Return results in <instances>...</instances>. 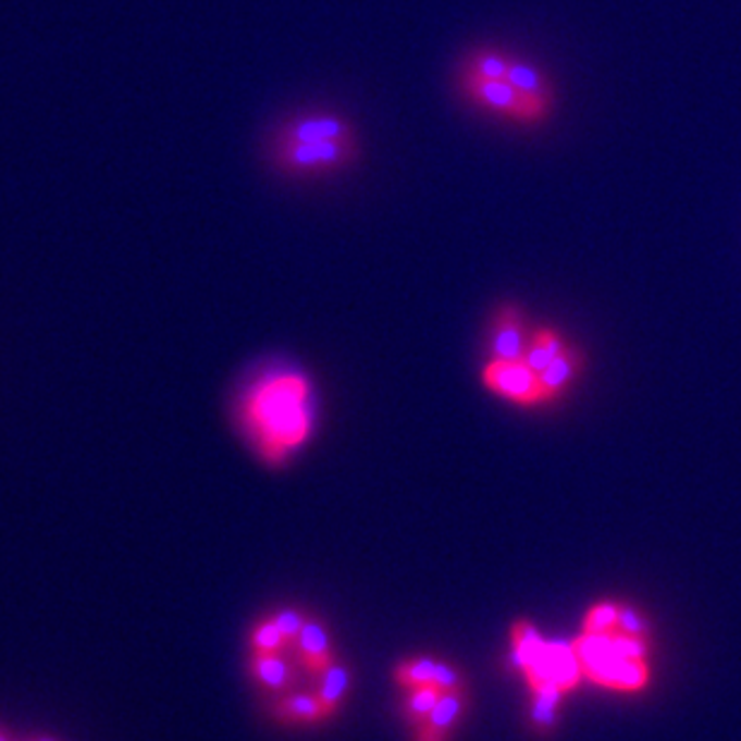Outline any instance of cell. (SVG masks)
I'll return each instance as SVG.
<instances>
[{"mask_svg":"<svg viewBox=\"0 0 741 741\" xmlns=\"http://www.w3.org/2000/svg\"><path fill=\"white\" fill-rule=\"evenodd\" d=\"M310 374L288 362H272L243 386L235 420L247 444L269 468H284L314 434L317 402Z\"/></svg>","mask_w":741,"mask_h":741,"instance_id":"6da1fadb","label":"cell"},{"mask_svg":"<svg viewBox=\"0 0 741 741\" xmlns=\"http://www.w3.org/2000/svg\"><path fill=\"white\" fill-rule=\"evenodd\" d=\"M360 135L348 115L334 109L293 111L269 131L264 159L288 181H329L360 161Z\"/></svg>","mask_w":741,"mask_h":741,"instance_id":"7a4b0ae2","label":"cell"},{"mask_svg":"<svg viewBox=\"0 0 741 741\" xmlns=\"http://www.w3.org/2000/svg\"><path fill=\"white\" fill-rule=\"evenodd\" d=\"M511 660L526 675L531 689L571 691L583 677L571 643H549L528 621L511 627Z\"/></svg>","mask_w":741,"mask_h":741,"instance_id":"3957f363","label":"cell"},{"mask_svg":"<svg viewBox=\"0 0 741 741\" xmlns=\"http://www.w3.org/2000/svg\"><path fill=\"white\" fill-rule=\"evenodd\" d=\"M458 89L480 111L499 115L504 121L519 125H538L543 123L552 111L547 99L528 97V94L516 89L509 79H482L466 73H458Z\"/></svg>","mask_w":741,"mask_h":741,"instance_id":"277c9868","label":"cell"},{"mask_svg":"<svg viewBox=\"0 0 741 741\" xmlns=\"http://www.w3.org/2000/svg\"><path fill=\"white\" fill-rule=\"evenodd\" d=\"M482 384L492 394L519 406H538L547 402L540 374L526 360H492L482 368Z\"/></svg>","mask_w":741,"mask_h":741,"instance_id":"5b68a950","label":"cell"},{"mask_svg":"<svg viewBox=\"0 0 741 741\" xmlns=\"http://www.w3.org/2000/svg\"><path fill=\"white\" fill-rule=\"evenodd\" d=\"M394 681H396V687L404 691L418 689V687H434L442 693L466 691L464 675L458 672L454 665L440 660V657H430V655L406 657V660L396 663Z\"/></svg>","mask_w":741,"mask_h":741,"instance_id":"8992f818","label":"cell"},{"mask_svg":"<svg viewBox=\"0 0 741 741\" xmlns=\"http://www.w3.org/2000/svg\"><path fill=\"white\" fill-rule=\"evenodd\" d=\"M581 672L597 687L612 689V691H627V693L643 691L651 681L649 660H637V657H621V655H612L607 657V660H600L591 667H583Z\"/></svg>","mask_w":741,"mask_h":741,"instance_id":"52a82bcc","label":"cell"},{"mask_svg":"<svg viewBox=\"0 0 741 741\" xmlns=\"http://www.w3.org/2000/svg\"><path fill=\"white\" fill-rule=\"evenodd\" d=\"M528 344L523 332V314L514 305L497 310L490 332V358L492 360H523Z\"/></svg>","mask_w":741,"mask_h":741,"instance_id":"ba28073f","label":"cell"},{"mask_svg":"<svg viewBox=\"0 0 741 741\" xmlns=\"http://www.w3.org/2000/svg\"><path fill=\"white\" fill-rule=\"evenodd\" d=\"M298 660L305 669V675H310L312 679L320 677L324 669L336 660L332 637H329V629L322 619L310 617L308 625L300 631V637L296 641Z\"/></svg>","mask_w":741,"mask_h":741,"instance_id":"9c48e42d","label":"cell"},{"mask_svg":"<svg viewBox=\"0 0 741 741\" xmlns=\"http://www.w3.org/2000/svg\"><path fill=\"white\" fill-rule=\"evenodd\" d=\"M466 708H468L466 691L442 693L432 713L418 727H413L416 729L413 741H449L456 725L461 723Z\"/></svg>","mask_w":741,"mask_h":741,"instance_id":"30bf717a","label":"cell"},{"mask_svg":"<svg viewBox=\"0 0 741 741\" xmlns=\"http://www.w3.org/2000/svg\"><path fill=\"white\" fill-rule=\"evenodd\" d=\"M272 717L279 725H322L334 720L317 693L288 691L272 703Z\"/></svg>","mask_w":741,"mask_h":741,"instance_id":"8fae6325","label":"cell"},{"mask_svg":"<svg viewBox=\"0 0 741 741\" xmlns=\"http://www.w3.org/2000/svg\"><path fill=\"white\" fill-rule=\"evenodd\" d=\"M250 677L262 689L284 696L296 687V669L284 655H250Z\"/></svg>","mask_w":741,"mask_h":741,"instance_id":"7c38bea8","label":"cell"},{"mask_svg":"<svg viewBox=\"0 0 741 741\" xmlns=\"http://www.w3.org/2000/svg\"><path fill=\"white\" fill-rule=\"evenodd\" d=\"M314 681H317V689H314L317 699H320L329 708V713L336 717L338 711H341V705L346 703L350 687H353L350 667L346 663L334 660Z\"/></svg>","mask_w":741,"mask_h":741,"instance_id":"4fadbf2b","label":"cell"},{"mask_svg":"<svg viewBox=\"0 0 741 741\" xmlns=\"http://www.w3.org/2000/svg\"><path fill=\"white\" fill-rule=\"evenodd\" d=\"M583 368V356L573 346L557 356L547 365V370L540 372V384H543L547 402L549 398H557L561 392L569 390V384L579 378V372Z\"/></svg>","mask_w":741,"mask_h":741,"instance_id":"5bb4252c","label":"cell"},{"mask_svg":"<svg viewBox=\"0 0 741 741\" xmlns=\"http://www.w3.org/2000/svg\"><path fill=\"white\" fill-rule=\"evenodd\" d=\"M567 348H569L567 338H564L557 332V329L543 326V329H538V332L533 334L531 344H528V350H526L523 360L531 365V368L540 374L543 370H547V365L555 360L557 356H561V353L567 350Z\"/></svg>","mask_w":741,"mask_h":741,"instance_id":"9a60e30c","label":"cell"},{"mask_svg":"<svg viewBox=\"0 0 741 741\" xmlns=\"http://www.w3.org/2000/svg\"><path fill=\"white\" fill-rule=\"evenodd\" d=\"M514 58L499 49H478L470 53L458 73L482 79H507Z\"/></svg>","mask_w":741,"mask_h":741,"instance_id":"2e32d148","label":"cell"},{"mask_svg":"<svg viewBox=\"0 0 741 741\" xmlns=\"http://www.w3.org/2000/svg\"><path fill=\"white\" fill-rule=\"evenodd\" d=\"M564 691L559 689H535L531 703V725L538 734L555 732L559 720Z\"/></svg>","mask_w":741,"mask_h":741,"instance_id":"e0dca14e","label":"cell"},{"mask_svg":"<svg viewBox=\"0 0 741 741\" xmlns=\"http://www.w3.org/2000/svg\"><path fill=\"white\" fill-rule=\"evenodd\" d=\"M507 79L511 85L528 94V97H538V99H547V101H555L552 99V87H549V79L545 77L543 70H538L535 65L526 63V61H516L509 67V75Z\"/></svg>","mask_w":741,"mask_h":741,"instance_id":"ac0fdd59","label":"cell"},{"mask_svg":"<svg viewBox=\"0 0 741 741\" xmlns=\"http://www.w3.org/2000/svg\"><path fill=\"white\" fill-rule=\"evenodd\" d=\"M247 645H250V655H284L288 649L284 633L279 631L272 617H262L260 621H255Z\"/></svg>","mask_w":741,"mask_h":741,"instance_id":"d6986e66","label":"cell"},{"mask_svg":"<svg viewBox=\"0 0 741 741\" xmlns=\"http://www.w3.org/2000/svg\"><path fill=\"white\" fill-rule=\"evenodd\" d=\"M440 696H442V691L434 689V687H418V689L406 691V699H404V705H402L404 720L410 727H418L432 713V708L437 705Z\"/></svg>","mask_w":741,"mask_h":741,"instance_id":"ffe728a7","label":"cell"},{"mask_svg":"<svg viewBox=\"0 0 741 741\" xmlns=\"http://www.w3.org/2000/svg\"><path fill=\"white\" fill-rule=\"evenodd\" d=\"M619 603H597L583 617V633H612L617 631Z\"/></svg>","mask_w":741,"mask_h":741,"instance_id":"44dd1931","label":"cell"},{"mask_svg":"<svg viewBox=\"0 0 741 741\" xmlns=\"http://www.w3.org/2000/svg\"><path fill=\"white\" fill-rule=\"evenodd\" d=\"M274 619V625L279 627V631L284 633V639L288 643V649H296V641L300 637V631L308 625L310 615L308 612H302L298 607H281L274 615H269Z\"/></svg>","mask_w":741,"mask_h":741,"instance_id":"7402d4cb","label":"cell"},{"mask_svg":"<svg viewBox=\"0 0 741 741\" xmlns=\"http://www.w3.org/2000/svg\"><path fill=\"white\" fill-rule=\"evenodd\" d=\"M617 631L627 633V637L637 639H649V621L641 615L637 607L631 605H619V619H617Z\"/></svg>","mask_w":741,"mask_h":741,"instance_id":"603a6c76","label":"cell"},{"mask_svg":"<svg viewBox=\"0 0 741 741\" xmlns=\"http://www.w3.org/2000/svg\"><path fill=\"white\" fill-rule=\"evenodd\" d=\"M0 741H17L13 734H10V732H5V729L3 727H0Z\"/></svg>","mask_w":741,"mask_h":741,"instance_id":"cb8c5ba5","label":"cell"},{"mask_svg":"<svg viewBox=\"0 0 741 741\" xmlns=\"http://www.w3.org/2000/svg\"><path fill=\"white\" fill-rule=\"evenodd\" d=\"M32 741H61V739H53V737H37V734H34V737H29Z\"/></svg>","mask_w":741,"mask_h":741,"instance_id":"d4e9b609","label":"cell"},{"mask_svg":"<svg viewBox=\"0 0 741 741\" xmlns=\"http://www.w3.org/2000/svg\"><path fill=\"white\" fill-rule=\"evenodd\" d=\"M17 741H32V739H29V737H25V739H17Z\"/></svg>","mask_w":741,"mask_h":741,"instance_id":"484cf974","label":"cell"}]
</instances>
